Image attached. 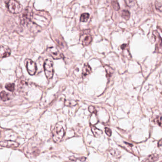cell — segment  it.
I'll return each mask as SVG.
<instances>
[{"mask_svg": "<svg viewBox=\"0 0 162 162\" xmlns=\"http://www.w3.org/2000/svg\"><path fill=\"white\" fill-rule=\"evenodd\" d=\"M65 130L62 126L56 124L53 131V139L56 142H59L64 137Z\"/></svg>", "mask_w": 162, "mask_h": 162, "instance_id": "1", "label": "cell"}, {"mask_svg": "<svg viewBox=\"0 0 162 162\" xmlns=\"http://www.w3.org/2000/svg\"><path fill=\"white\" fill-rule=\"evenodd\" d=\"M7 8L11 12L14 14L20 13L22 10V6L15 0H9Z\"/></svg>", "mask_w": 162, "mask_h": 162, "instance_id": "2", "label": "cell"}, {"mask_svg": "<svg viewBox=\"0 0 162 162\" xmlns=\"http://www.w3.org/2000/svg\"><path fill=\"white\" fill-rule=\"evenodd\" d=\"M44 68L45 75L48 79H50L53 77L54 74L53 62L50 59H46L44 63Z\"/></svg>", "mask_w": 162, "mask_h": 162, "instance_id": "3", "label": "cell"}, {"mask_svg": "<svg viewBox=\"0 0 162 162\" xmlns=\"http://www.w3.org/2000/svg\"><path fill=\"white\" fill-rule=\"evenodd\" d=\"M93 38L89 30H85L82 32L80 37V41L82 45L87 46L90 44Z\"/></svg>", "mask_w": 162, "mask_h": 162, "instance_id": "4", "label": "cell"}, {"mask_svg": "<svg viewBox=\"0 0 162 162\" xmlns=\"http://www.w3.org/2000/svg\"><path fill=\"white\" fill-rule=\"evenodd\" d=\"M46 51L54 59H59L64 57L63 54L56 47H49L47 48Z\"/></svg>", "mask_w": 162, "mask_h": 162, "instance_id": "5", "label": "cell"}, {"mask_svg": "<svg viewBox=\"0 0 162 162\" xmlns=\"http://www.w3.org/2000/svg\"><path fill=\"white\" fill-rule=\"evenodd\" d=\"M25 62L26 67L28 73L31 75H34L37 69L36 63L29 59H26Z\"/></svg>", "mask_w": 162, "mask_h": 162, "instance_id": "6", "label": "cell"}, {"mask_svg": "<svg viewBox=\"0 0 162 162\" xmlns=\"http://www.w3.org/2000/svg\"><path fill=\"white\" fill-rule=\"evenodd\" d=\"M0 145L9 148H16L19 146V144L15 141L11 140H3L0 142Z\"/></svg>", "mask_w": 162, "mask_h": 162, "instance_id": "7", "label": "cell"}, {"mask_svg": "<svg viewBox=\"0 0 162 162\" xmlns=\"http://www.w3.org/2000/svg\"><path fill=\"white\" fill-rule=\"evenodd\" d=\"M11 53V49L8 46H0V57L3 58L9 56Z\"/></svg>", "mask_w": 162, "mask_h": 162, "instance_id": "8", "label": "cell"}, {"mask_svg": "<svg viewBox=\"0 0 162 162\" xmlns=\"http://www.w3.org/2000/svg\"><path fill=\"white\" fill-rule=\"evenodd\" d=\"M92 72V70L91 69V67H90V66L86 64L84 65V67L82 70V76L83 78H84L86 77L87 75H89Z\"/></svg>", "mask_w": 162, "mask_h": 162, "instance_id": "9", "label": "cell"}, {"mask_svg": "<svg viewBox=\"0 0 162 162\" xmlns=\"http://www.w3.org/2000/svg\"><path fill=\"white\" fill-rule=\"evenodd\" d=\"M91 129H92V131L93 132V134L95 137L99 138L102 135V131L101 130L96 128L95 127L92 126Z\"/></svg>", "mask_w": 162, "mask_h": 162, "instance_id": "10", "label": "cell"}, {"mask_svg": "<svg viewBox=\"0 0 162 162\" xmlns=\"http://www.w3.org/2000/svg\"><path fill=\"white\" fill-rule=\"evenodd\" d=\"M0 98L2 101H6L10 99V97L8 93L5 91H2L0 93Z\"/></svg>", "mask_w": 162, "mask_h": 162, "instance_id": "11", "label": "cell"}, {"mask_svg": "<svg viewBox=\"0 0 162 162\" xmlns=\"http://www.w3.org/2000/svg\"><path fill=\"white\" fill-rule=\"evenodd\" d=\"M158 156L157 155H152L149 156L143 162H153L157 160Z\"/></svg>", "mask_w": 162, "mask_h": 162, "instance_id": "12", "label": "cell"}, {"mask_svg": "<svg viewBox=\"0 0 162 162\" xmlns=\"http://www.w3.org/2000/svg\"><path fill=\"white\" fill-rule=\"evenodd\" d=\"M104 68L106 72V75L107 78H110L113 73V69L108 66H106L104 67Z\"/></svg>", "mask_w": 162, "mask_h": 162, "instance_id": "13", "label": "cell"}, {"mask_svg": "<svg viewBox=\"0 0 162 162\" xmlns=\"http://www.w3.org/2000/svg\"><path fill=\"white\" fill-rule=\"evenodd\" d=\"M89 18V14L88 13H84L81 14L80 16V21L83 22H86Z\"/></svg>", "mask_w": 162, "mask_h": 162, "instance_id": "14", "label": "cell"}, {"mask_svg": "<svg viewBox=\"0 0 162 162\" xmlns=\"http://www.w3.org/2000/svg\"><path fill=\"white\" fill-rule=\"evenodd\" d=\"M110 152L111 155L112 156L115 157L116 158H118L120 157V152H119V151H118L116 149H112Z\"/></svg>", "mask_w": 162, "mask_h": 162, "instance_id": "15", "label": "cell"}, {"mask_svg": "<svg viewBox=\"0 0 162 162\" xmlns=\"http://www.w3.org/2000/svg\"><path fill=\"white\" fill-rule=\"evenodd\" d=\"M5 88L8 91L13 92L15 89V85L12 83H8L5 85Z\"/></svg>", "mask_w": 162, "mask_h": 162, "instance_id": "16", "label": "cell"}, {"mask_svg": "<svg viewBox=\"0 0 162 162\" xmlns=\"http://www.w3.org/2000/svg\"><path fill=\"white\" fill-rule=\"evenodd\" d=\"M121 16L124 19L126 20H128L130 17V13L128 11L124 10L122 12Z\"/></svg>", "mask_w": 162, "mask_h": 162, "instance_id": "17", "label": "cell"}, {"mask_svg": "<svg viewBox=\"0 0 162 162\" xmlns=\"http://www.w3.org/2000/svg\"><path fill=\"white\" fill-rule=\"evenodd\" d=\"M155 6L157 10L162 12V4L158 1H156L155 3Z\"/></svg>", "mask_w": 162, "mask_h": 162, "instance_id": "18", "label": "cell"}, {"mask_svg": "<svg viewBox=\"0 0 162 162\" xmlns=\"http://www.w3.org/2000/svg\"><path fill=\"white\" fill-rule=\"evenodd\" d=\"M76 104V102L74 101H67L65 102V105L68 106H74Z\"/></svg>", "mask_w": 162, "mask_h": 162, "instance_id": "19", "label": "cell"}, {"mask_svg": "<svg viewBox=\"0 0 162 162\" xmlns=\"http://www.w3.org/2000/svg\"><path fill=\"white\" fill-rule=\"evenodd\" d=\"M105 131L106 134L109 136V137H111L112 135V130L108 128H105Z\"/></svg>", "mask_w": 162, "mask_h": 162, "instance_id": "20", "label": "cell"}, {"mask_svg": "<svg viewBox=\"0 0 162 162\" xmlns=\"http://www.w3.org/2000/svg\"><path fill=\"white\" fill-rule=\"evenodd\" d=\"M88 110H89V112H91V113H96V109H95V108L94 107H93V106H90L89 107V109H88Z\"/></svg>", "mask_w": 162, "mask_h": 162, "instance_id": "21", "label": "cell"}, {"mask_svg": "<svg viewBox=\"0 0 162 162\" xmlns=\"http://www.w3.org/2000/svg\"><path fill=\"white\" fill-rule=\"evenodd\" d=\"M112 5H113V8H114L115 10H118V9H119V6L117 2L116 1H115L114 2H113Z\"/></svg>", "mask_w": 162, "mask_h": 162, "instance_id": "22", "label": "cell"}]
</instances>
